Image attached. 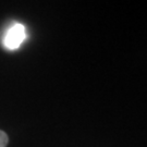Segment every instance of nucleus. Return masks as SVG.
Returning a JSON list of instances; mask_svg holds the SVG:
<instances>
[{"instance_id": "obj_1", "label": "nucleus", "mask_w": 147, "mask_h": 147, "mask_svg": "<svg viewBox=\"0 0 147 147\" xmlns=\"http://www.w3.org/2000/svg\"><path fill=\"white\" fill-rule=\"evenodd\" d=\"M25 26L20 23H16L8 30L3 39V44L8 49H16L21 46L23 40L25 39Z\"/></svg>"}, {"instance_id": "obj_2", "label": "nucleus", "mask_w": 147, "mask_h": 147, "mask_svg": "<svg viewBox=\"0 0 147 147\" xmlns=\"http://www.w3.org/2000/svg\"><path fill=\"white\" fill-rule=\"evenodd\" d=\"M8 142H9V137L7 133L0 130V147H7Z\"/></svg>"}]
</instances>
